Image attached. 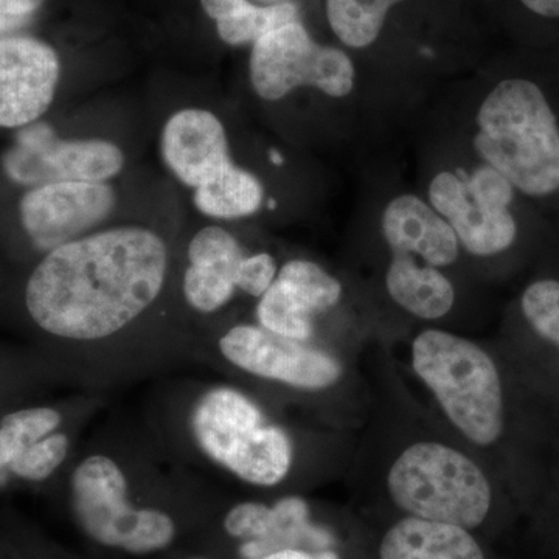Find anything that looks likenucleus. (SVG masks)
<instances>
[{
    "mask_svg": "<svg viewBox=\"0 0 559 559\" xmlns=\"http://www.w3.org/2000/svg\"><path fill=\"white\" fill-rule=\"evenodd\" d=\"M46 3V0H0V32L20 25Z\"/></svg>",
    "mask_w": 559,
    "mask_h": 559,
    "instance_id": "nucleus-27",
    "label": "nucleus"
},
{
    "mask_svg": "<svg viewBox=\"0 0 559 559\" xmlns=\"http://www.w3.org/2000/svg\"><path fill=\"white\" fill-rule=\"evenodd\" d=\"M69 439L60 432L50 433L33 444L9 466L10 473L24 480L40 481L50 477L68 457Z\"/></svg>",
    "mask_w": 559,
    "mask_h": 559,
    "instance_id": "nucleus-25",
    "label": "nucleus"
},
{
    "mask_svg": "<svg viewBox=\"0 0 559 559\" xmlns=\"http://www.w3.org/2000/svg\"><path fill=\"white\" fill-rule=\"evenodd\" d=\"M60 425V412L50 407H33L5 415L0 421V473L9 469L14 460L53 433Z\"/></svg>",
    "mask_w": 559,
    "mask_h": 559,
    "instance_id": "nucleus-23",
    "label": "nucleus"
},
{
    "mask_svg": "<svg viewBox=\"0 0 559 559\" xmlns=\"http://www.w3.org/2000/svg\"><path fill=\"white\" fill-rule=\"evenodd\" d=\"M116 193L105 182H53L33 187L22 197V227L33 245L50 250L79 240L108 218Z\"/></svg>",
    "mask_w": 559,
    "mask_h": 559,
    "instance_id": "nucleus-10",
    "label": "nucleus"
},
{
    "mask_svg": "<svg viewBox=\"0 0 559 559\" xmlns=\"http://www.w3.org/2000/svg\"><path fill=\"white\" fill-rule=\"evenodd\" d=\"M259 559H340L336 554L333 551H316V554H311L308 550L300 549H285L278 551H272V554L266 555V557Z\"/></svg>",
    "mask_w": 559,
    "mask_h": 559,
    "instance_id": "nucleus-28",
    "label": "nucleus"
},
{
    "mask_svg": "<svg viewBox=\"0 0 559 559\" xmlns=\"http://www.w3.org/2000/svg\"><path fill=\"white\" fill-rule=\"evenodd\" d=\"M430 204L448 219L465 249L474 255L503 252L516 240V221L509 204L474 193L468 180L454 173H440L429 189Z\"/></svg>",
    "mask_w": 559,
    "mask_h": 559,
    "instance_id": "nucleus-13",
    "label": "nucleus"
},
{
    "mask_svg": "<svg viewBox=\"0 0 559 559\" xmlns=\"http://www.w3.org/2000/svg\"><path fill=\"white\" fill-rule=\"evenodd\" d=\"M412 366L466 439L479 447L500 439L502 382L484 348L448 331L425 330L412 344Z\"/></svg>",
    "mask_w": 559,
    "mask_h": 559,
    "instance_id": "nucleus-3",
    "label": "nucleus"
},
{
    "mask_svg": "<svg viewBox=\"0 0 559 559\" xmlns=\"http://www.w3.org/2000/svg\"><path fill=\"white\" fill-rule=\"evenodd\" d=\"M60 73V58L44 40L0 38V128L38 121L53 102Z\"/></svg>",
    "mask_w": 559,
    "mask_h": 559,
    "instance_id": "nucleus-11",
    "label": "nucleus"
},
{
    "mask_svg": "<svg viewBox=\"0 0 559 559\" xmlns=\"http://www.w3.org/2000/svg\"><path fill=\"white\" fill-rule=\"evenodd\" d=\"M201 5L216 22L219 38L229 46L255 44L267 33L299 22V9L289 2L255 7L248 0H201Z\"/></svg>",
    "mask_w": 559,
    "mask_h": 559,
    "instance_id": "nucleus-20",
    "label": "nucleus"
},
{
    "mask_svg": "<svg viewBox=\"0 0 559 559\" xmlns=\"http://www.w3.org/2000/svg\"><path fill=\"white\" fill-rule=\"evenodd\" d=\"M528 10L544 17H559V0H521Z\"/></svg>",
    "mask_w": 559,
    "mask_h": 559,
    "instance_id": "nucleus-29",
    "label": "nucleus"
},
{
    "mask_svg": "<svg viewBox=\"0 0 559 559\" xmlns=\"http://www.w3.org/2000/svg\"><path fill=\"white\" fill-rule=\"evenodd\" d=\"M219 349L238 369L290 388L329 389L342 377L341 364L326 353L263 326H234L221 337Z\"/></svg>",
    "mask_w": 559,
    "mask_h": 559,
    "instance_id": "nucleus-9",
    "label": "nucleus"
},
{
    "mask_svg": "<svg viewBox=\"0 0 559 559\" xmlns=\"http://www.w3.org/2000/svg\"><path fill=\"white\" fill-rule=\"evenodd\" d=\"M250 81L257 94L270 102L300 86L318 87L330 97H345L353 91L355 68L344 51L314 43L299 21L253 44Z\"/></svg>",
    "mask_w": 559,
    "mask_h": 559,
    "instance_id": "nucleus-7",
    "label": "nucleus"
},
{
    "mask_svg": "<svg viewBox=\"0 0 559 559\" xmlns=\"http://www.w3.org/2000/svg\"><path fill=\"white\" fill-rule=\"evenodd\" d=\"M477 153L530 197L559 190V128L543 91L527 80H506L481 103Z\"/></svg>",
    "mask_w": 559,
    "mask_h": 559,
    "instance_id": "nucleus-2",
    "label": "nucleus"
},
{
    "mask_svg": "<svg viewBox=\"0 0 559 559\" xmlns=\"http://www.w3.org/2000/svg\"><path fill=\"white\" fill-rule=\"evenodd\" d=\"M271 159L275 165L282 164V157H280L277 153H271Z\"/></svg>",
    "mask_w": 559,
    "mask_h": 559,
    "instance_id": "nucleus-30",
    "label": "nucleus"
},
{
    "mask_svg": "<svg viewBox=\"0 0 559 559\" xmlns=\"http://www.w3.org/2000/svg\"><path fill=\"white\" fill-rule=\"evenodd\" d=\"M401 0H326L331 28L345 46L364 49L378 39L389 10Z\"/></svg>",
    "mask_w": 559,
    "mask_h": 559,
    "instance_id": "nucleus-22",
    "label": "nucleus"
},
{
    "mask_svg": "<svg viewBox=\"0 0 559 559\" xmlns=\"http://www.w3.org/2000/svg\"><path fill=\"white\" fill-rule=\"evenodd\" d=\"M390 498L409 516L473 530L487 520L491 485L480 466L439 441H419L401 452L388 474Z\"/></svg>",
    "mask_w": 559,
    "mask_h": 559,
    "instance_id": "nucleus-4",
    "label": "nucleus"
},
{
    "mask_svg": "<svg viewBox=\"0 0 559 559\" xmlns=\"http://www.w3.org/2000/svg\"><path fill=\"white\" fill-rule=\"evenodd\" d=\"M162 156L173 175L193 190L231 164L223 123L204 109L179 110L167 121Z\"/></svg>",
    "mask_w": 559,
    "mask_h": 559,
    "instance_id": "nucleus-14",
    "label": "nucleus"
},
{
    "mask_svg": "<svg viewBox=\"0 0 559 559\" xmlns=\"http://www.w3.org/2000/svg\"><path fill=\"white\" fill-rule=\"evenodd\" d=\"M234 235L210 226L198 231L189 246L190 266L183 275V294L190 307L200 312H215L234 296L245 260Z\"/></svg>",
    "mask_w": 559,
    "mask_h": 559,
    "instance_id": "nucleus-16",
    "label": "nucleus"
},
{
    "mask_svg": "<svg viewBox=\"0 0 559 559\" xmlns=\"http://www.w3.org/2000/svg\"><path fill=\"white\" fill-rule=\"evenodd\" d=\"M277 277V264L270 253H257L242 260L237 288L253 297H263Z\"/></svg>",
    "mask_w": 559,
    "mask_h": 559,
    "instance_id": "nucleus-26",
    "label": "nucleus"
},
{
    "mask_svg": "<svg viewBox=\"0 0 559 559\" xmlns=\"http://www.w3.org/2000/svg\"><path fill=\"white\" fill-rule=\"evenodd\" d=\"M385 285L392 299L417 318L440 319L454 307L450 280L429 264L419 266L409 253H395Z\"/></svg>",
    "mask_w": 559,
    "mask_h": 559,
    "instance_id": "nucleus-19",
    "label": "nucleus"
},
{
    "mask_svg": "<svg viewBox=\"0 0 559 559\" xmlns=\"http://www.w3.org/2000/svg\"><path fill=\"white\" fill-rule=\"evenodd\" d=\"M72 502L81 527L103 546L145 555L165 549L175 539L170 516L130 506L127 477L106 455H91L76 466Z\"/></svg>",
    "mask_w": 559,
    "mask_h": 559,
    "instance_id": "nucleus-6",
    "label": "nucleus"
},
{
    "mask_svg": "<svg viewBox=\"0 0 559 559\" xmlns=\"http://www.w3.org/2000/svg\"><path fill=\"white\" fill-rule=\"evenodd\" d=\"M382 231L393 253L421 257L429 266L457 260L459 240L450 224L412 194L396 198L382 216Z\"/></svg>",
    "mask_w": 559,
    "mask_h": 559,
    "instance_id": "nucleus-17",
    "label": "nucleus"
},
{
    "mask_svg": "<svg viewBox=\"0 0 559 559\" xmlns=\"http://www.w3.org/2000/svg\"><path fill=\"white\" fill-rule=\"evenodd\" d=\"M194 205L218 219L245 218L259 212L263 186L252 173L230 164L205 186L194 189Z\"/></svg>",
    "mask_w": 559,
    "mask_h": 559,
    "instance_id": "nucleus-21",
    "label": "nucleus"
},
{
    "mask_svg": "<svg viewBox=\"0 0 559 559\" xmlns=\"http://www.w3.org/2000/svg\"><path fill=\"white\" fill-rule=\"evenodd\" d=\"M380 559H487L469 530L407 516L382 536Z\"/></svg>",
    "mask_w": 559,
    "mask_h": 559,
    "instance_id": "nucleus-18",
    "label": "nucleus"
},
{
    "mask_svg": "<svg viewBox=\"0 0 559 559\" xmlns=\"http://www.w3.org/2000/svg\"><path fill=\"white\" fill-rule=\"evenodd\" d=\"M224 528L234 538L246 540L241 547L246 559L297 549L300 544H312L316 549H322L331 543L326 533L308 524V506L300 498L282 499L275 507L240 503L227 513Z\"/></svg>",
    "mask_w": 559,
    "mask_h": 559,
    "instance_id": "nucleus-15",
    "label": "nucleus"
},
{
    "mask_svg": "<svg viewBox=\"0 0 559 559\" xmlns=\"http://www.w3.org/2000/svg\"><path fill=\"white\" fill-rule=\"evenodd\" d=\"M123 165V153L108 140L60 139L43 121L22 128L3 156L7 176L32 189L53 182H105Z\"/></svg>",
    "mask_w": 559,
    "mask_h": 559,
    "instance_id": "nucleus-8",
    "label": "nucleus"
},
{
    "mask_svg": "<svg viewBox=\"0 0 559 559\" xmlns=\"http://www.w3.org/2000/svg\"><path fill=\"white\" fill-rule=\"evenodd\" d=\"M522 312L532 329L559 347V282L539 280L525 289Z\"/></svg>",
    "mask_w": 559,
    "mask_h": 559,
    "instance_id": "nucleus-24",
    "label": "nucleus"
},
{
    "mask_svg": "<svg viewBox=\"0 0 559 559\" xmlns=\"http://www.w3.org/2000/svg\"><path fill=\"white\" fill-rule=\"evenodd\" d=\"M168 250L143 227H119L47 252L28 278L25 305L36 325L70 341L114 336L164 288Z\"/></svg>",
    "mask_w": 559,
    "mask_h": 559,
    "instance_id": "nucleus-1",
    "label": "nucleus"
},
{
    "mask_svg": "<svg viewBox=\"0 0 559 559\" xmlns=\"http://www.w3.org/2000/svg\"><path fill=\"white\" fill-rule=\"evenodd\" d=\"M191 429L207 457L248 484L274 487L288 476V436L238 390L205 393L191 415Z\"/></svg>",
    "mask_w": 559,
    "mask_h": 559,
    "instance_id": "nucleus-5",
    "label": "nucleus"
},
{
    "mask_svg": "<svg viewBox=\"0 0 559 559\" xmlns=\"http://www.w3.org/2000/svg\"><path fill=\"white\" fill-rule=\"evenodd\" d=\"M341 296V283L322 267L294 260L282 267L261 297L257 316L264 330L304 342L311 336L312 316L330 310Z\"/></svg>",
    "mask_w": 559,
    "mask_h": 559,
    "instance_id": "nucleus-12",
    "label": "nucleus"
}]
</instances>
